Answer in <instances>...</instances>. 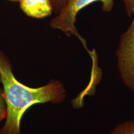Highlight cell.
Returning a JSON list of instances; mask_svg holds the SVG:
<instances>
[{
	"label": "cell",
	"mask_w": 134,
	"mask_h": 134,
	"mask_svg": "<svg viewBox=\"0 0 134 134\" xmlns=\"http://www.w3.org/2000/svg\"><path fill=\"white\" fill-rule=\"evenodd\" d=\"M96 2H100L102 10L105 12H111L114 5V0H69L57 16L51 21V27L62 30L68 36L73 35L77 36L88 51L86 42L78 32L75 24L78 13L83 8Z\"/></svg>",
	"instance_id": "7a4b0ae2"
},
{
	"label": "cell",
	"mask_w": 134,
	"mask_h": 134,
	"mask_svg": "<svg viewBox=\"0 0 134 134\" xmlns=\"http://www.w3.org/2000/svg\"><path fill=\"white\" fill-rule=\"evenodd\" d=\"M8 1H10L12 2H17V1H20V0H8Z\"/></svg>",
	"instance_id": "9c48e42d"
},
{
	"label": "cell",
	"mask_w": 134,
	"mask_h": 134,
	"mask_svg": "<svg viewBox=\"0 0 134 134\" xmlns=\"http://www.w3.org/2000/svg\"><path fill=\"white\" fill-rule=\"evenodd\" d=\"M53 10L56 13H59L63 8L67 4L69 0H49Z\"/></svg>",
	"instance_id": "52a82bcc"
},
{
	"label": "cell",
	"mask_w": 134,
	"mask_h": 134,
	"mask_svg": "<svg viewBox=\"0 0 134 134\" xmlns=\"http://www.w3.org/2000/svg\"><path fill=\"white\" fill-rule=\"evenodd\" d=\"M109 134H134V120L120 123L111 130Z\"/></svg>",
	"instance_id": "5b68a950"
},
{
	"label": "cell",
	"mask_w": 134,
	"mask_h": 134,
	"mask_svg": "<svg viewBox=\"0 0 134 134\" xmlns=\"http://www.w3.org/2000/svg\"><path fill=\"white\" fill-rule=\"evenodd\" d=\"M20 6L26 15L34 18L50 15L53 8L49 0H20Z\"/></svg>",
	"instance_id": "277c9868"
},
{
	"label": "cell",
	"mask_w": 134,
	"mask_h": 134,
	"mask_svg": "<svg viewBox=\"0 0 134 134\" xmlns=\"http://www.w3.org/2000/svg\"><path fill=\"white\" fill-rule=\"evenodd\" d=\"M133 16L129 26L120 37L116 55L121 79L134 93V14Z\"/></svg>",
	"instance_id": "3957f363"
},
{
	"label": "cell",
	"mask_w": 134,
	"mask_h": 134,
	"mask_svg": "<svg viewBox=\"0 0 134 134\" xmlns=\"http://www.w3.org/2000/svg\"><path fill=\"white\" fill-rule=\"evenodd\" d=\"M0 79L7 108L6 122L0 134H20V120L29 107L38 103H60L65 97V90L57 81L36 88H30L17 81L10 63L1 51Z\"/></svg>",
	"instance_id": "6da1fadb"
},
{
	"label": "cell",
	"mask_w": 134,
	"mask_h": 134,
	"mask_svg": "<svg viewBox=\"0 0 134 134\" xmlns=\"http://www.w3.org/2000/svg\"><path fill=\"white\" fill-rule=\"evenodd\" d=\"M124 4L125 10L129 17L134 14V0H122Z\"/></svg>",
	"instance_id": "ba28073f"
},
{
	"label": "cell",
	"mask_w": 134,
	"mask_h": 134,
	"mask_svg": "<svg viewBox=\"0 0 134 134\" xmlns=\"http://www.w3.org/2000/svg\"><path fill=\"white\" fill-rule=\"evenodd\" d=\"M7 108L3 91L0 89V122L7 117Z\"/></svg>",
	"instance_id": "8992f818"
}]
</instances>
